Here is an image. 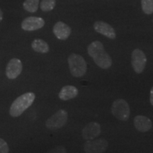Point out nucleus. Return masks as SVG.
Returning a JSON list of instances; mask_svg holds the SVG:
<instances>
[{"label": "nucleus", "instance_id": "aec40b11", "mask_svg": "<svg viewBox=\"0 0 153 153\" xmlns=\"http://www.w3.org/2000/svg\"><path fill=\"white\" fill-rule=\"evenodd\" d=\"M51 152H59V153H63V152H67L66 149L64 148L63 146H61V145H59V146L55 147V148H53V150H51V151H50Z\"/></svg>", "mask_w": 153, "mask_h": 153}, {"label": "nucleus", "instance_id": "4be33fe9", "mask_svg": "<svg viewBox=\"0 0 153 153\" xmlns=\"http://www.w3.org/2000/svg\"><path fill=\"white\" fill-rule=\"evenodd\" d=\"M2 19H3V12L2 11H1V9H0V22L2 21Z\"/></svg>", "mask_w": 153, "mask_h": 153}, {"label": "nucleus", "instance_id": "1a4fd4ad", "mask_svg": "<svg viewBox=\"0 0 153 153\" xmlns=\"http://www.w3.org/2000/svg\"><path fill=\"white\" fill-rule=\"evenodd\" d=\"M45 25L43 19L36 16L27 17L22 23V28L26 31H34L41 29Z\"/></svg>", "mask_w": 153, "mask_h": 153}, {"label": "nucleus", "instance_id": "39448f33", "mask_svg": "<svg viewBox=\"0 0 153 153\" xmlns=\"http://www.w3.org/2000/svg\"><path fill=\"white\" fill-rule=\"evenodd\" d=\"M68 119V114L66 111L61 109L57 111L51 116L45 122V126L49 130H57L65 125Z\"/></svg>", "mask_w": 153, "mask_h": 153}, {"label": "nucleus", "instance_id": "4468645a", "mask_svg": "<svg viewBox=\"0 0 153 153\" xmlns=\"http://www.w3.org/2000/svg\"><path fill=\"white\" fill-rule=\"evenodd\" d=\"M79 94V91L75 87L67 85L63 87L58 94V97L62 101H68L75 98Z\"/></svg>", "mask_w": 153, "mask_h": 153}, {"label": "nucleus", "instance_id": "412c9836", "mask_svg": "<svg viewBox=\"0 0 153 153\" xmlns=\"http://www.w3.org/2000/svg\"><path fill=\"white\" fill-rule=\"evenodd\" d=\"M150 104L153 106V87L150 89Z\"/></svg>", "mask_w": 153, "mask_h": 153}, {"label": "nucleus", "instance_id": "f257e3e1", "mask_svg": "<svg viewBox=\"0 0 153 153\" xmlns=\"http://www.w3.org/2000/svg\"><path fill=\"white\" fill-rule=\"evenodd\" d=\"M87 52L99 68L108 69L112 65L111 57L105 51L101 42L95 41L89 44L87 47Z\"/></svg>", "mask_w": 153, "mask_h": 153}, {"label": "nucleus", "instance_id": "7ed1b4c3", "mask_svg": "<svg viewBox=\"0 0 153 153\" xmlns=\"http://www.w3.org/2000/svg\"><path fill=\"white\" fill-rule=\"evenodd\" d=\"M69 68L72 75L79 78L83 76L87 72V62L84 57L79 54L72 53L68 59Z\"/></svg>", "mask_w": 153, "mask_h": 153}, {"label": "nucleus", "instance_id": "2eb2a0df", "mask_svg": "<svg viewBox=\"0 0 153 153\" xmlns=\"http://www.w3.org/2000/svg\"><path fill=\"white\" fill-rule=\"evenodd\" d=\"M31 48L36 52L42 53V54H45L49 52V45L48 43L41 38H37L35 39L32 42Z\"/></svg>", "mask_w": 153, "mask_h": 153}, {"label": "nucleus", "instance_id": "ddd939ff", "mask_svg": "<svg viewBox=\"0 0 153 153\" xmlns=\"http://www.w3.org/2000/svg\"><path fill=\"white\" fill-rule=\"evenodd\" d=\"M133 121L135 128L141 133L148 132L152 128V121L147 116L139 115V116H135Z\"/></svg>", "mask_w": 153, "mask_h": 153}, {"label": "nucleus", "instance_id": "dca6fc26", "mask_svg": "<svg viewBox=\"0 0 153 153\" xmlns=\"http://www.w3.org/2000/svg\"><path fill=\"white\" fill-rule=\"evenodd\" d=\"M40 0H25L23 7L26 11L30 13H35L37 11L39 6Z\"/></svg>", "mask_w": 153, "mask_h": 153}, {"label": "nucleus", "instance_id": "6ab92c4d", "mask_svg": "<svg viewBox=\"0 0 153 153\" xmlns=\"http://www.w3.org/2000/svg\"><path fill=\"white\" fill-rule=\"evenodd\" d=\"M10 149L8 144L2 138H0V153H9Z\"/></svg>", "mask_w": 153, "mask_h": 153}, {"label": "nucleus", "instance_id": "9b49d317", "mask_svg": "<svg viewBox=\"0 0 153 153\" xmlns=\"http://www.w3.org/2000/svg\"><path fill=\"white\" fill-rule=\"evenodd\" d=\"M94 28L97 33L104 36L109 39H115L116 37L114 28L111 25L102 21H97L94 24Z\"/></svg>", "mask_w": 153, "mask_h": 153}, {"label": "nucleus", "instance_id": "6e6552de", "mask_svg": "<svg viewBox=\"0 0 153 153\" xmlns=\"http://www.w3.org/2000/svg\"><path fill=\"white\" fill-rule=\"evenodd\" d=\"M23 70V64L18 58L9 60L6 68V75L9 79H14L20 75Z\"/></svg>", "mask_w": 153, "mask_h": 153}, {"label": "nucleus", "instance_id": "9d476101", "mask_svg": "<svg viewBox=\"0 0 153 153\" xmlns=\"http://www.w3.org/2000/svg\"><path fill=\"white\" fill-rule=\"evenodd\" d=\"M101 126L97 122H90L85 126L82 131V136L85 140L95 139L100 135Z\"/></svg>", "mask_w": 153, "mask_h": 153}, {"label": "nucleus", "instance_id": "f3484780", "mask_svg": "<svg viewBox=\"0 0 153 153\" xmlns=\"http://www.w3.org/2000/svg\"><path fill=\"white\" fill-rule=\"evenodd\" d=\"M56 4V0H41L40 7L43 11L48 12L52 11Z\"/></svg>", "mask_w": 153, "mask_h": 153}, {"label": "nucleus", "instance_id": "f8f14e48", "mask_svg": "<svg viewBox=\"0 0 153 153\" xmlns=\"http://www.w3.org/2000/svg\"><path fill=\"white\" fill-rule=\"evenodd\" d=\"M53 31L55 37L61 41H65L71 34V28L64 22H58L54 25Z\"/></svg>", "mask_w": 153, "mask_h": 153}, {"label": "nucleus", "instance_id": "20e7f679", "mask_svg": "<svg viewBox=\"0 0 153 153\" xmlns=\"http://www.w3.org/2000/svg\"><path fill=\"white\" fill-rule=\"evenodd\" d=\"M112 114L121 121H126L129 119L131 109L129 104L123 99H116L111 106Z\"/></svg>", "mask_w": 153, "mask_h": 153}, {"label": "nucleus", "instance_id": "a211bd4d", "mask_svg": "<svg viewBox=\"0 0 153 153\" xmlns=\"http://www.w3.org/2000/svg\"><path fill=\"white\" fill-rule=\"evenodd\" d=\"M141 6L145 14H152L153 13V0H141Z\"/></svg>", "mask_w": 153, "mask_h": 153}, {"label": "nucleus", "instance_id": "f03ea898", "mask_svg": "<svg viewBox=\"0 0 153 153\" xmlns=\"http://www.w3.org/2000/svg\"><path fill=\"white\" fill-rule=\"evenodd\" d=\"M36 99L35 94L27 92L23 94L15 99L9 108V114L14 118L20 116L23 113L33 104Z\"/></svg>", "mask_w": 153, "mask_h": 153}, {"label": "nucleus", "instance_id": "423d86ee", "mask_svg": "<svg viewBox=\"0 0 153 153\" xmlns=\"http://www.w3.org/2000/svg\"><path fill=\"white\" fill-rule=\"evenodd\" d=\"M147 63L146 55L140 49H135L132 53L131 65L134 71L137 74H140L144 71Z\"/></svg>", "mask_w": 153, "mask_h": 153}, {"label": "nucleus", "instance_id": "0eeeda50", "mask_svg": "<svg viewBox=\"0 0 153 153\" xmlns=\"http://www.w3.org/2000/svg\"><path fill=\"white\" fill-rule=\"evenodd\" d=\"M108 146V142L104 138L89 140L84 145V150L87 153H101L106 152Z\"/></svg>", "mask_w": 153, "mask_h": 153}]
</instances>
